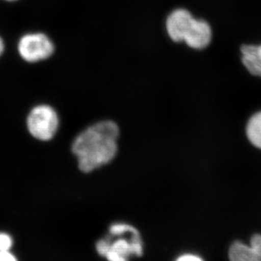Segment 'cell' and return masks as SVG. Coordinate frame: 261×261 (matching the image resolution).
I'll return each mask as SVG.
<instances>
[{
    "mask_svg": "<svg viewBox=\"0 0 261 261\" xmlns=\"http://www.w3.org/2000/svg\"><path fill=\"white\" fill-rule=\"evenodd\" d=\"M118 137V126L111 121H100L82 132L72 144L81 171L89 173L110 163L117 153Z\"/></svg>",
    "mask_w": 261,
    "mask_h": 261,
    "instance_id": "1",
    "label": "cell"
},
{
    "mask_svg": "<svg viewBox=\"0 0 261 261\" xmlns=\"http://www.w3.org/2000/svg\"><path fill=\"white\" fill-rule=\"evenodd\" d=\"M108 236L95 244L96 251L107 261H129L143 254V241L135 226L126 222H115L109 226Z\"/></svg>",
    "mask_w": 261,
    "mask_h": 261,
    "instance_id": "2",
    "label": "cell"
},
{
    "mask_svg": "<svg viewBox=\"0 0 261 261\" xmlns=\"http://www.w3.org/2000/svg\"><path fill=\"white\" fill-rule=\"evenodd\" d=\"M27 123L33 137L38 140H50L58 130V115L50 106L41 105L31 111Z\"/></svg>",
    "mask_w": 261,
    "mask_h": 261,
    "instance_id": "3",
    "label": "cell"
},
{
    "mask_svg": "<svg viewBox=\"0 0 261 261\" xmlns=\"http://www.w3.org/2000/svg\"><path fill=\"white\" fill-rule=\"evenodd\" d=\"M55 46L43 33H30L23 36L18 43V51L24 61L34 63L52 56Z\"/></svg>",
    "mask_w": 261,
    "mask_h": 261,
    "instance_id": "4",
    "label": "cell"
},
{
    "mask_svg": "<svg viewBox=\"0 0 261 261\" xmlns=\"http://www.w3.org/2000/svg\"><path fill=\"white\" fill-rule=\"evenodd\" d=\"M195 18L184 9H177L169 15L166 20V30L174 42H184L187 33Z\"/></svg>",
    "mask_w": 261,
    "mask_h": 261,
    "instance_id": "5",
    "label": "cell"
},
{
    "mask_svg": "<svg viewBox=\"0 0 261 261\" xmlns=\"http://www.w3.org/2000/svg\"><path fill=\"white\" fill-rule=\"evenodd\" d=\"M212 31L211 25L203 20L194 19L187 33L184 42L194 49H203L211 43Z\"/></svg>",
    "mask_w": 261,
    "mask_h": 261,
    "instance_id": "6",
    "label": "cell"
},
{
    "mask_svg": "<svg viewBox=\"0 0 261 261\" xmlns=\"http://www.w3.org/2000/svg\"><path fill=\"white\" fill-rule=\"evenodd\" d=\"M241 61L251 75L261 77V44L242 46Z\"/></svg>",
    "mask_w": 261,
    "mask_h": 261,
    "instance_id": "7",
    "label": "cell"
},
{
    "mask_svg": "<svg viewBox=\"0 0 261 261\" xmlns=\"http://www.w3.org/2000/svg\"><path fill=\"white\" fill-rule=\"evenodd\" d=\"M229 261H257L251 245L243 241H235L228 249Z\"/></svg>",
    "mask_w": 261,
    "mask_h": 261,
    "instance_id": "8",
    "label": "cell"
},
{
    "mask_svg": "<svg viewBox=\"0 0 261 261\" xmlns=\"http://www.w3.org/2000/svg\"><path fill=\"white\" fill-rule=\"evenodd\" d=\"M246 135L249 143L261 149V111L250 117L246 126Z\"/></svg>",
    "mask_w": 261,
    "mask_h": 261,
    "instance_id": "9",
    "label": "cell"
},
{
    "mask_svg": "<svg viewBox=\"0 0 261 261\" xmlns=\"http://www.w3.org/2000/svg\"><path fill=\"white\" fill-rule=\"evenodd\" d=\"M249 244L251 245L252 249H254L257 261H261V234H254L250 239Z\"/></svg>",
    "mask_w": 261,
    "mask_h": 261,
    "instance_id": "10",
    "label": "cell"
},
{
    "mask_svg": "<svg viewBox=\"0 0 261 261\" xmlns=\"http://www.w3.org/2000/svg\"><path fill=\"white\" fill-rule=\"evenodd\" d=\"M12 244V239L9 234L0 232V251L10 250Z\"/></svg>",
    "mask_w": 261,
    "mask_h": 261,
    "instance_id": "11",
    "label": "cell"
},
{
    "mask_svg": "<svg viewBox=\"0 0 261 261\" xmlns=\"http://www.w3.org/2000/svg\"><path fill=\"white\" fill-rule=\"evenodd\" d=\"M175 261H204L202 257L198 254H192V253H186L181 254L176 258Z\"/></svg>",
    "mask_w": 261,
    "mask_h": 261,
    "instance_id": "12",
    "label": "cell"
},
{
    "mask_svg": "<svg viewBox=\"0 0 261 261\" xmlns=\"http://www.w3.org/2000/svg\"><path fill=\"white\" fill-rule=\"evenodd\" d=\"M0 261H17V259L8 250L0 251Z\"/></svg>",
    "mask_w": 261,
    "mask_h": 261,
    "instance_id": "13",
    "label": "cell"
},
{
    "mask_svg": "<svg viewBox=\"0 0 261 261\" xmlns=\"http://www.w3.org/2000/svg\"><path fill=\"white\" fill-rule=\"evenodd\" d=\"M4 49H5V44H4L2 38H0V56H2Z\"/></svg>",
    "mask_w": 261,
    "mask_h": 261,
    "instance_id": "14",
    "label": "cell"
},
{
    "mask_svg": "<svg viewBox=\"0 0 261 261\" xmlns=\"http://www.w3.org/2000/svg\"><path fill=\"white\" fill-rule=\"evenodd\" d=\"M7 1H15V0H7Z\"/></svg>",
    "mask_w": 261,
    "mask_h": 261,
    "instance_id": "15",
    "label": "cell"
}]
</instances>
